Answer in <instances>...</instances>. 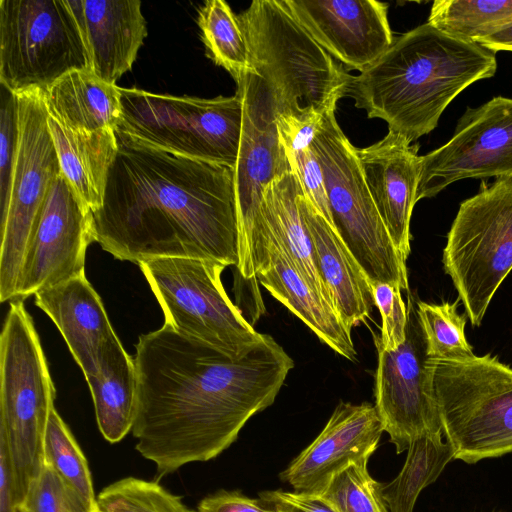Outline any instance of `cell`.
<instances>
[{
  "mask_svg": "<svg viewBox=\"0 0 512 512\" xmlns=\"http://www.w3.org/2000/svg\"><path fill=\"white\" fill-rule=\"evenodd\" d=\"M134 362L135 449L160 475L230 447L247 421L273 404L294 367L268 334L232 359L166 323L139 336Z\"/></svg>",
  "mask_w": 512,
  "mask_h": 512,
  "instance_id": "obj_1",
  "label": "cell"
},
{
  "mask_svg": "<svg viewBox=\"0 0 512 512\" xmlns=\"http://www.w3.org/2000/svg\"><path fill=\"white\" fill-rule=\"evenodd\" d=\"M118 137V136H117ZM95 241L116 259L239 262L234 169L118 137Z\"/></svg>",
  "mask_w": 512,
  "mask_h": 512,
  "instance_id": "obj_2",
  "label": "cell"
},
{
  "mask_svg": "<svg viewBox=\"0 0 512 512\" xmlns=\"http://www.w3.org/2000/svg\"><path fill=\"white\" fill-rule=\"evenodd\" d=\"M497 70L496 52L421 24L394 39L389 49L357 76L347 94L368 118L410 143L433 131L447 106L473 83Z\"/></svg>",
  "mask_w": 512,
  "mask_h": 512,
  "instance_id": "obj_3",
  "label": "cell"
},
{
  "mask_svg": "<svg viewBox=\"0 0 512 512\" xmlns=\"http://www.w3.org/2000/svg\"><path fill=\"white\" fill-rule=\"evenodd\" d=\"M253 71L266 83L276 117L320 121L347 94L349 75L280 0H257L238 15Z\"/></svg>",
  "mask_w": 512,
  "mask_h": 512,
  "instance_id": "obj_4",
  "label": "cell"
},
{
  "mask_svg": "<svg viewBox=\"0 0 512 512\" xmlns=\"http://www.w3.org/2000/svg\"><path fill=\"white\" fill-rule=\"evenodd\" d=\"M55 387L33 319L11 301L0 336V437L9 451L18 504L44 464Z\"/></svg>",
  "mask_w": 512,
  "mask_h": 512,
  "instance_id": "obj_5",
  "label": "cell"
},
{
  "mask_svg": "<svg viewBox=\"0 0 512 512\" xmlns=\"http://www.w3.org/2000/svg\"><path fill=\"white\" fill-rule=\"evenodd\" d=\"M454 459L475 464L512 452V368L490 354L426 360Z\"/></svg>",
  "mask_w": 512,
  "mask_h": 512,
  "instance_id": "obj_6",
  "label": "cell"
},
{
  "mask_svg": "<svg viewBox=\"0 0 512 512\" xmlns=\"http://www.w3.org/2000/svg\"><path fill=\"white\" fill-rule=\"evenodd\" d=\"M116 135L173 155L234 168L239 153L241 95L215 98L156 94L122 88Z\"/></svg>",
  "mask_w": 512,
  "mask_h": 512,
  "instance_id": "obj_7",
  "label": "cell"
},
{
  "mask_svg": "<svg viewBox=\"0 0 512 512\" xmlns=\"http://www.w3.org/2000/svg\"><path fill=\"white\" fill-rule=\"evenodd\" d=\"M312 148L325 179L335 231L370 283L408 290L406 262L395 247L370 194L354 147L335 118L324 113Z\"/></svg>",
  "mask_w": 512,
  "mask_h": 512,
  "instance_id": "obj_8",
  "label": "cell"
},
{
  "mask_svg": "<svg viewBox=\"0 0 512 512\" xmlns=\"http://www.w3.org/2000/svg\"><path fill=\"white\" fill-rule=\"evenodd\" d=\"M159 302L165 323L232 359L257 347V332L230 300L221 281L225 264L205 259L158 257L138 264Z\"/></svg>",
  "mask_w": 512,
  "mask_h": 512,
  "instance_id": "obj_9",
  "label": "cell"
},
{
  "mask_svg": "<svg viewBox=\"0 0 512 512\" xmlns=\"http://www.w3.org/2000/svg\"><path fill=\"white\" fill-rule=\"evenodd\" d=\"M243 102V123L234 184L239 228L236 267L250 280L270 265L274 237L262 213L264 191L270 183L294 171L280 140L271 93L254 71L237 81Z\"/></svg>",
  "mask_w": 512,
  "mask_h": 512,
  "instance_id": "obj_10",
  "label": "cell"
},
{
  "mask_svg": "<svg viewBox=\"0 0 512 512\" xmlns=\"http://www.w3.org/2000/svg\"><path fill=\"white\" fill-rule=\"evenodd\" d=\"M442 262L471 324L479 326L512 270V178L483 182L460 204Z\"/></svg>",
  "mask_w": 512,
  "mask_h": 512,
  "instance_id": "obj_11",
  "label": "cell"
},
{
  "mask_svg": "<svg viewBox=\"0 0 512 512\" xmlns=\"http://www.w3.org/2000/svg\"><path fill=\"white\" fill-rule=\"evenodd\" d=\"M89 69L77 20L66 0L0 1V83L13 94L45 90Z\"/></svg>",
  "mask_w": 512,
  "mask_h": 512,
  "instance_id": "obj_12",
  "label": "cell"
},
{
  "mask_svg": "<svg viewBox=\"0 0 512 512\" xmlns=\"http://www.w3.org/2000/svg\"><path fill=\"white\" fill-rule=\"evenodd\" d=\"M17 144L10 189L1 211L0 301H13L29 239L53 180L60 173L48 129L43 90L15 94Z\"/></svg>",
  "mask_w": 512,
  "mask_h": 512,
  "instance_id": "obj_13",
  "label": "cell"
},
{
  "mask_svg": "<svg viewBox=\"0 0 512 512\" xmlns=\"http://www.w3.org/2000/svg\"><path fill=\"white\" fill-rule=\"evenodd\" d=\"M512 178V98L493 97L459 118L452 137L420 156L417 202L463 179Z\"/></svg>",
  "mask_w": 512,
  "mask_h": 512,
  "instance_id": "obj_14",
  "label": "cell"
},
{
  "mask_svg": "<svg viewBox=\"0 0 512 512\" xmlns=\"http://www.w3.org/2000/svg\"><path fill=\"white\" fill-rule=\"evenodd\" d=\"M377 350L375 406L397 453L423 435H443L438 408L426 368L425 342L409 300L405 342L385 349L374 335Z\"/></svg>",
  "mask_w": 512,
  "mask_h": 512,
  "instance_id": "obj_15",
  "label": "cell"
},
{
  "mask_svg": "<svg viewBox=\"0 0 512 512\" xmlns=\"http://www.w3.org/2000/svg\"><path fill=\"white\" fill-rule=\"evenodd\" d=\"M95 242L93 211L76 196L61 171L53 180L35 223L19 274L15 298L84 272L89 245Z\"/></svg>",
  "mask_w": 512,
  "mask_h": 512,
  "instance_id": "obj_16",
  "label": "cell"
},
{
  "mask_svg": "<svg viewBox=\"0 0 512 512\" xmlns=\"http://www.w3.org/2000/svg\"><path fill=\"white\" fill-rule=\"evenodd\" d=\"M294 19L331 56L360 73L394 39L388 4L376 0H280Z\"/></svg>",
  "mask_w": 512,
  "mask_h": 512,
  "instance_id": "obj_17",
  "label": "cell"
},
{
  "mask_svg": "<svg viewBox=\"0 0 512 512\" xmlns=\"http://www.w3.org/2000/svg\"><path fill=\"white\" fill-rule=\"evenodd\" d=\"M384 432L375 405L341 401L320 434L279 477L295 492L320 495L352 464L368 462Z\"/></svg>",
  "mask_w": 512,
  "mask_h": 512,
  "instance_id": "obj_18",
  "label": "cell"
},
{
  "mask_svg": "<svg viewBox=\"0 0 512 512\" xmlns=\"http://www.w3.org/2000/svg\"><path fill=\"white\" fill-rule=\"evenodd\" d=\"M419 145L388 131L380 141L356 148L366 184L381 219L403 260L410 248V221L417 203Z\"/></svg>",
  "mask_w": 512,
  "mask_h": 512,
  "instance_id": "obj_19",
  "label": "cell"
},
{
  "mask_svg": "<svg viewBox=\"0 0 512 512\" xmlns=\"http://www.w3.org/2000/svg\"><path fill=\"white\" fill-rule=\"evenodd\" d=\"M81 30L90 70L110 84L130 71L147 36L140 0H66Z\"/></svg>",
  "mask_w": 512,
  "mask_h": 512,
  "instance_id": "obj_20",
  "label": "cell"
},
{
  "mask_svg": "<svg viewBox=\"0 0 512 512\" xmlns=\"http://www.w3.org/2000/svg\"><path fill=\"white\" fill-rule=\"evenodd\" d=\"M35 304L54 322L84 376L94 373L118 337L85 273L38 291Z\"/></svg>",
  "mask_w": 512,
  "mask_h": 512,
  "instance_id": "obj_21",
  "label": "cell"
},
{
  "mask_svg": "<svg viewBox=\"0 0 512 512\" xmlns=\"http://www.w3.org/2000/svg\"><path fill=\"white\" fill-rule=\"evenodd\" d=\"M298 205L309 232L316 269L329 300L350 328L370 317V281L335 229L318 213L303 190Z\"/></svg>",
  "mask_w": 512,
  "mask_h": 512,
  "instance_id": "obj_22",
  "label": "cell"
},
{
  "mask_svg": "<svg viewBox=\"0 0 512 512\" xmlns=\"http://www.w3.org/2000/svg\"><path fill=\"white\" fill-rule=\"evenodd\" d=\"M256 278L322 342L346 359L356 360L351 329L343 322L332 304L302 276L277 242L274 241L270 265Z\"/></svg>",
  "mask_w": 512,
  "mask_h": 512,
  "instance_id": "obj_23",
  "label": "cell"
},
{
  "mask_svg": "<svg viewBox=\"0 0 512 512\" xmlns=\"http://www.w3.org/2000/svg\"><path fill=\"white\" fill-rule=\"evenodd\" d=\"M47 122L62 175L81 202L98 211L119 149L116 131L72 130L49 114Z\"/></svg>",
  "mask_w": 512,
  "mask_h": 512,
  "instance_id": "obj_24",
  "label": "cell"
},
{
  "mask_svg": "<svg viewBox=\"0 0 512 512\" xmlns=\"http://www.w3.org/2000/svg\"><path fill=\"white\" fill-rule=\"evenodd\" d=\"M48 114L72 130L114 129L122 115L120 87L89 69L73 70L43 90Z\"/></svg>",
  "mask_w": 512,
  "mask_h": 512,
  "instance_id": "obj_25",
  "label": "cell"
},
{
  "mask_svg": "<svg viewBox=\"0 0 512 512\" xmlns=\"http://www.w3.org/2000/svg\"><path fill=\"white\" fill-rule=\"evenodd\" d=\"M85 378L100 433L110 443L120 442L133 428L138 382L134 359L119 338L105 349L98 369Z\"/></svg>",
  "mask_w": 512,
  "mask_h": 512,
  "instance_id": "obj_26",
  "label": "cell"
},
{
  "mask_svg": "<svg viewBox=\"0 0 512 512\" xmlns=\"http://www.w3.org/2000/svg\"><path fill=\"white\" fill-rule=\"evenodd\" d=\"M301 192L302 188L294 171L283 175L265 189L262 213L274 241L284 248L292 263L311 286L331 304L316 269L312 242L299 209L298 198Z\"/></svg>",
  "mask_w": 512,
  "mask_h": 512,
  "instance_id": "obj_27",
  "label": "cell"
},
{
  "mask_svg": "<svg viewBox=\"0 0 512 512\" xmlns=\"http://www.w3.org/2000/svg\"><path fill=\"white\" fill-rule=\"evenodd\" d=\"M452 459L453 448L442 440V435L414 439L399 474L392 481L381 483L388 512H413L421 491L437 480Z\"/></svg>",
  "mask_w": 512,
  "mask_h": 512,
  "instance_id": "obj_28",
  "label": "cell"
},
{
  "mask_svg": "<svg viewBox=\"0 0 512 512\" xmlns=\"http://www.w3.org/2000/svg\"><path fill=\"white\" fill-rule=\"evenodd\" d=\"M197 23L207 56L230 73L235 81L253 71L249 44L238 18L223 0L206 1Z\"/></svg>",
  "mask_w": 512,
  "mask_h": 512,
  "instance_id": "obj_29",
  "label": "cell"
},
{
  "mask_svg": "<svg viewBox=\"0 0 512 512\" xmlns=\"http://www.w3.org/2000/svg\"><path fill=\"white\" fill-rule=\"evenodd\" d=\"M427 23L452 37L477 43L512 23V0H436Z\"/></svg>",
  "mask_w": 512,
  "mask_h": 512,
  "instance_id": "obj_30",
  "label": "cell"
},
{
  "mask_svg": "<svg viewBox=\"0 0 512 512\" xmlns=\"http://www.w3.org/2000/svg\"><path fill=\"white\" fill-rule=\"evenodd\" d=\"M459 301L417 302L416 314L428 359L464 360L475 355L465 335L467 315L457 312Z\"/></svg>",
  "mask_w": 512,
  "mask_h": 512,
  "instance_id": "obj_31",
  "label": "cell"
},
{
  "mask_svg": "<svg viewBox=\"0 0 512 512\" xmlns=\"http://www.w3.org/2000/svg\"><path fill=\"white\" fill-rule=\"evenodd\" d=\"M44 461L93 508L97 507L88 462L74 435L56 409L50 414L44 438Z\"/></svg>",
  "mask_w": 512,
  "mask_h": 512,
  "instance_id": "obj_32",
  "label": "cell"
},
{
  "mask_svg": "<svg viewBox=\"0 0 512 512\" xmlns=\"http://www.w3.org/2000/svg\"><path fill=\"white\" fill-rule=\"evenodd\" d=\"M96 502L99 512H194L158 482L132 476L104 487Z\"/></svg>",
  "mask_w": 512,
  "mask_h": 512,
  "instance_id": "obj_33",
  "label": "cell"
},
{
  "mask_svg": "<svg viewBox=\"0 0 512 512\" xmlns=\"http://www.w3.org/2000/svg\"><path fill=\"white\" fill-rule=\"evenodd\" d=\"M367 463L352 464L336 474L320 496L338 512H388L381 483L369 474Z\"/></svg>",
  "mask_w": 512,
  "mask_h": 512,
  "instance_id": "obj_34",
  "label": "cell"
},
{
  "mask_svg": "<svg viewBox=\"0 0 512 512\" xmlns=\"http://www.w3.org/2000/svg\"><path fill=\"white\" fill-rule=\"evenodd\" d=\"M96 508L91 507L44 461L40 473L18 504L17 512H93Z\"/></svg>",
  "mask_w": 512,
  "mask_h": 512,
  "instance_id": "obj_35",
  "label": "cell"
},
{
  "mask_svg": "<svg viewBox=\"0 0 512 512\" xmlns=\"http://www.w3.org/2000/svg\"><path fill=\"white\" fill-rule=\"evenodd\" d=\"M374 305L382 319L381 333L375 335L387 350H396L406 340L408 308L401 295V288L389 283H370Z\"/></svg>",
  "mask_w": 512,
  "mask_h": 512,
  "instance_id": "obj_36",
  "label": "cell"
},
{
  "mask_svg": "<svg viewBox=\"0 0 512 512\" xmlns=\"http://www.w3.org/2000/svg\"><path fill=\"white\" fill-rule=\"evenodd\" d=\"M0 109V208H5L17 144V101L15 94L1 86Z\"/></svg>",
  "mask_w": 512,
  "mask_h": 512,
  "instance_id": "obj_37",
  "label": "cell"
},
{
  "mask_svg": "<svg viewBox=\"0 0 512 512\" xmlns=\"http://www.w3.org/2000/svg\"><path fill=\"white\" fill-rule=\"evenodd\" d=\"M288 156L305 197L333 227L324 174L312 144L309 148Z\"/></svg>",
  "mask_w": 512,
  "mask_h": 512,
  "instance_id": "obj_38",
  "label": "cell"
},
{
  "mask_svg": "<svg viewBox=\"0 0 512 512\" xmlns=\"http://www.w3.org/2000/svg\"><path fill=\"white\" fill-rule=\"evenodd\" d=\"M259 498L277 512H338L320 495L266 490L259 493Z\"/></svg>",
  "mask_w": 512,
  "mask_h": 512,
  "instance_id": "obj_39",
  "label": "cell"
},
{
  "mask_svg": "<svg viewBox=\"0 0 512 512\" xmlns=\"http://www.w3.org/2000/svg\"><path fill=\"white\" fill-rule=\"evenodd\" d=\"M194 512H277L260 498L253 499L240 491L219 490L204 497Z\"/></svg>",
  "mask_w": 512,
  "mask_h": 512,
  "instance_id": "obj_40",
  "label": "cell"
},
{
  "mask_svg": "<svg viewBox=\"0 0 512 512\" xmlns=\"http://www.w3.org/2000/svg\"><path fill=\"white\" fill-rule=\"evenodd\" d=\"M14 473L7 444L0 437V512H17Z\"/></svg>",
  "mask_w": 512,
  "mask_h": 512,
  "instance_id": "obj_41",
  "label": "cell"
},
{
  "mask_svg": "<svg viewBox=\"0 0 512 512\" xmlns=\"http://www.w3.org/2000/svg\"><path fill=\"white\" fill-rule=\"evenodd\" d=\"M477 43L494 52H512V23L482 38Z\"/></svg>",
  "mask_w": 512,
  "mask_h": 512,
  "instance_id": "obj_42",
  "label": "cell"
},
{
  "mask_svg": "<svg viewBox=\"0 0 512 512\" xmlns=\"http://www.w3.org/2000/svg\"><path fill=\"white\" fill-rule=\"evenodd\" d=\"M93 512H99L98 508H96Z\"/></svg>",
  "mask_w": 512,
  "mask_h": 512,
  "instance_id": "obj_43",
  "label": "cell"
}]
</instances>
